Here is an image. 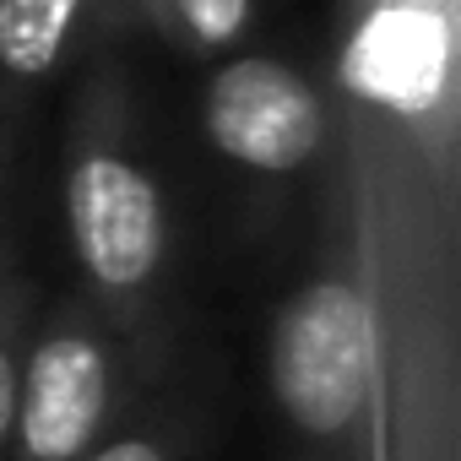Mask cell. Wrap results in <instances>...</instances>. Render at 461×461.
<instances>
[{"label": "cell", "mask_w": 461, "mask_h": 461, "mask_svg": "<svg viewBox=\"0 0 461 461\" xmlns=\"http://www.w3.org/2000/svg\"><path fill=\"white\" fill-rule=\"evenodd\" d=\"M272 396L294 434L337 445L358 429L375 391V310L358 277L321 272L272 321Z\"/></svg>", "instance_id": "1"}, {"label": "cell", "mask_w": 461, "mask_h": 461, "mask_svg": "<svg viewBox=\"0 0 461 461\" xmlns=\"http://www.w3.org/2000/svg\"><path fill=\"white\" fill-rule=\"evenodd\" d=\"M66 234L93 294L131 304L168 256V195L120 141H82L66 163Z\"/></svg>", "instance_id": "2"}, {"label": "cell", "mask_w": 461, "mask_h": 461, "mask_svg": "<svg viewBox=\"0 0 461 461\" xmlns=\"http://www.w3.org/2000/svg\"><path fill=\"white\" fill-rule=\"evenodd\" d=\"M114 342L82 304H60V315L23 348L17 369V418L6 461H82L114 412Z\"/></svg>", "instance_id": "3"}, {"label": "cell", "mask_w": 461, "mask_h": 461, "mask_svg": "<svg viewBox=\"0 0 461 461\" xmlns=\"http://www.w3.org/2000/svg\"><path fill=\"white\" fill-rule=\"evenodd\" d=\"M206 141L250 174H294L326 141V104L310 77L272 55L222 60L201 93Z\"/></svg>", "instance_id": "4"}, {"label": "cell", "mask_w": 461, "mask_h": 461, "mask_svg": "<svg viewBox=\"0 0 461 461\" xmlns=\"http://www.w3.org/2000/svg\"><path fill=\"white\" fill-rule=\"evenodd\" d=\"M445 71H450V28L445 12L429 0L375 6L342 55L348 87L396 114H423L445 93Z\"/></svg>", "instance_id": "5"}, {"label": "cell", "mask_w": 461, "mask_h": 461, "mask_svg": "<svg viewBox=\"0 0 461 461\" xmlns=\"http://www.w3.org/2000/svg\"><path fill=\"white\" fill-rule=\"evenodd\" d=\"M104 6L114 0H0V77L17 87L50 82Z\"/></svg>", "instance_id": "6"}, {"label": "cell", "mask_w": 461, "mask_h": 461, "mask_svg": "<svg viewBox=\"0 0 461 461\" xmlns=\"http://www.w3.org/2000/svg\"><path fill=\"white\" fill-rule=\"evenodd\" d=\"M136 6L190 55L228 50L256 17V0H136Z\"/></svg>", "instance_id": "7"}, {"label": "cell", "mask_w": 461, "mask_h": 461, "mask_svg": "<svg viewBox=\"0 0 461 461\" xmlns=\"http://www.w3.org/2000/svg\"><path fill=\"white\" fill-rule=\"evenodd\" d=\"M28 294L23 283H0V461L12 445V418H17V369H23V348H28Z\"/></svg>", "instance_id": "8"}, {"label": "cell", "mask_w": 461, "mask_h": 461, "mask_svg": "<svg viewBox=\"0 0 461 461\" xmlns=\"http://www.w3.org/2000/svg\"><path fill=\"white\" fill-rule=\"evenodd\" d=\"M82 461H174V445L158 429H125V434H104Z\"/></svg>", "instance_id": "9"}]
</instances>
